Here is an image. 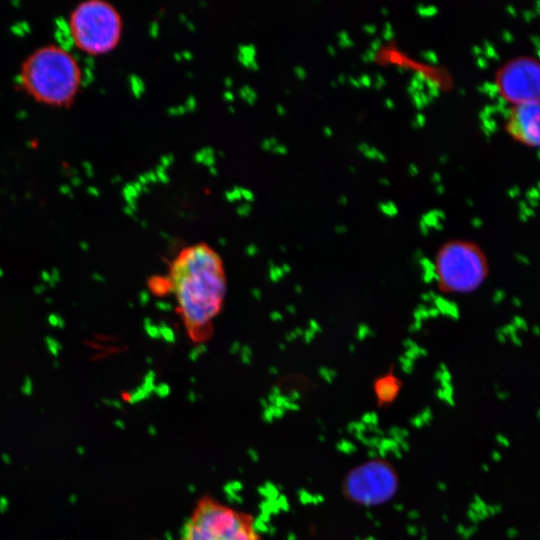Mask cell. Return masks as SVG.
Returning <instances> with one entry per match:
<instances>
[{
  "instance_id": "cell-1",
  "label": "cell",
  "mask_w": 540,
  "mask_h": 540,
  "mask_svg": "<svg viewBox=\"0 0 540 540\" xmlns=\"http://www.w3.org/2000/svg\"><path fill=\"white\" fill-rule=\"evenodd\" d=\"M166 281L188 336L195 342L207 340L226 294L219 255L204 243L186 247L172 261Z\"/></svg>"
},
{
  "instance_id": "cell-2",
  "label": "cell",
  "mask_w": 540,
  "mask_h": 540,
  "mask_svg": "<svg viewBox=\"0 0 540 540\" xmlns=\"http://www.w3.org/2000/svg\"><path fill=\"white\" fill-rule=\"evenodd\" d=\"M82 79L78 59L55 43L33 49L21 62L18 72L20 88L36 102L53 107L71 104Z\"/></svg>"
},
{
  "instance_id": "cell-3",
  "label": "cell",
  "mask_w": 540,
  "mask_h": 540,
  "mask_svg": "<svg viewBox=\"0 0 540 540\" xmlns=\"http://www.w3.org/2000/svg\"><path fill=\"white\" fill-rule=\"evenodd\" d=\"M433 267L437 289L445 295L472 293L490 274L485 251L477 242L467 239L443 242L435 253Z\"/></svg>"
},
{
  "instance_id": "cell-4",
  "label": "cell",
  "mask_w": 540,
  "mask_h": 540,
  "mask_svg": "<svg viewBox=\"0 0 540 540\" xmlns=\"http://www.w3.org/2000/svg\"><path fill=\"white\" fill-rule=\"evenodd\" d=\"M180 540L262 539L250 513L224 504L211 495H203L184 524Z\"/></svg>"
},
{
  "instance_id": "cell-5",
  "label": "cell",
  "mask_w": 540,
  "mask_h": 540,
  "mask_svg": "<svg viewBox=\"0 0 540 540\" xmlns=\"http://www.w3.org/2000/svg\"><path fill=\"white\" fill-rule=\"evenodd\" d=\"M74 45L89 55H101L119 43L123 22L117 8L106 0H83L70 11L67 20Z\"/></svg>"
},
{
  "instance_id": "cell-6",
  "label": "cell",
  "mask_w": 540,
  "mask_h": 540,
  "mask_svg": "<svg viewBox=\"0 0 540 540\" xmlns=\"http://www.w3.org/2000/svg\"><path fill=\"white\" fill-rule=\"evenodd\" d=\"M496 87L501 96L513 104L539 100L538 61L531 56L510 59L498 69Z\"/></svg>"
},
{
  "instance_id": "cell-7",
  "label": "cell",
  "mask_w": 540,
  "mask_h": 540,
  "mask_svg": "<svg viewBox=\"0 0 540 540\" xmlns=\"http://www.w3.org/2000/svg\"><path fill=\"white\" fill-rule=\"evenodd\" d=\"M539 100L514 104L506 123L508 133L531 146L539 144Z\"/></svg>"
},
{
  "instance_id": "cell-8",
  "label": "cell",
  "mask_w": 540,
  "mask_h": 540,
  "mask_svg": "<svg viewBox=\"0 0 540 540\" xmlns=\"http://www.w3.org/2000/svg\"><path fill=\"white\" fill-rule=\"evenodd\" d=\"M403 388V381L394 366L377 375L372 382V391L378 407L392 404Z\"/></svg>"
},
{
  "instance_id": "cell-9",
  "label": "cell",
  "mask_w": 540,
  "mask_h": 540,
  "mask_svg": "<svg viewBox=\"0 0 540 540\" xmlns=\"http://www.w3.org/2000/svg\"><path fill=\"white\" fill-rule=\"evenodd\" d=\"M256 50L255 47L251 44L240 45L238 48V61L245 67L258 70L259 65L255 59Z\"/></svg>"
},
{
  "instance_id": "cell-10",
  "label": "cell",
  "mask_w": 540,
  "mask_h": 540,
  "mask_svg": "<svg viewBox=\"0 0 540 540\" xmlns=\"http://www.w3.org/2000/svg\"><path fill=\"white\" fill-rule=\"evenodd\" d=\"M194 160L195 162L202 163L206 165L207 167L214 166L215 164L214 150L211 147L202 148L200 151L195 153Z\"/></svg>"
},
{
  "instance_id": "cell-11",
  "label": "cell",
  "mask_w": 540,
  "mask_h": 540,
  "mask_svg": "<svg viewBox=\"0 0 540 540\" xmlns=\"http://www.w3.org/2000/svg\"><path fill=\"white\" fill-rule=\"evenodd\" d=\"M239 94L243 100H245L248 104L253 105L257 99V93L256 91L251 88L248 85L243 86L239 90Z\"/></svg>"
},
{
  "instance_id": "cell-12",
  "label": "cell",
  "mask_w": 540,
  "mask_h": 540,
  "mask_svg": "<svg viewBox=\"0 0 540 540\" xmlns=\"http://www.w3.org/2000/svg\"><path fill=\"white\" fill-rule=\"evenodd\" d=\"M278 144V141L276 138L274 137H268V138H265L262 143H261V147L263 150L265 151H272L273 148Z\"/></svg>"
},
{
  "instance_id": "cell-13",
  "label": "cell",
  "mask_w": 540,
  "mask_h": 540,
  "mask_svg": "<svg viewBox=\"0 0 540 540\" xmlns=\"http://www.w3.org/2000/svg\"><path fill=\"white\" fill-rule=\"evenodd\" d=\"M166 170V168L159 165L155 172L157 180L161 181L164 184L168 183L170 180Z\"/></svg>"
},
{
  "instance_id": "cell-14",
  "label": "cell",
  "mask_w": 540,
  "mask_h": 540,
  "mask_svg": "<svg viewBox=\"0 0 540 540\" xmlns=\"http://www.w3.org/2000/svg\"><path fill=\"white\" fill-rule=\"evenodd\" d=\"M185 112H186V109L184 105L170 106L167 108V113L173 116L182 115Z\"/></svg>"
},
{
  "instance_id": "cell-15",
  "label": "cell",
  "mask_w": 540,
  "mask_h": 540,
  "mask_svg": "<svg viewBox=\"0 0 540 540\" xmlns=\"http://www.w3.org/2000/svg\"><path fill=\"white\" fill-rule=\"evenodd\" d=\"M186 112H193L196 109V99L193 96H189L184 105Z\"/></svg>"
},
{
  "instance_id": "cell-16",
  "label": "cell",
  "mask_w": 540,
  "mask_h": 540,
  "mask_svg": "<svg viewBox=\"0 0 540 540\" xmlns=\"http://www.w3.org/2000/svg\"><path fill=\"white\" fill-rule=\"evenodd\" d=\"M174 161V156L172 154H165L161 158V166L164 168H168Z\"/></svg>"
},
{
  "instance_id": "cell-17",
  "label": "cell",
  "mask_w": 540,
  "mask_h": 540,
  "mask_svg": "<svg viewBox=\"0 0 540 540\" xmlns=\"http://www.w3.org/2000/svg\"><path fill=\"white\" fill-rule=\"evenodd\" d=\"M294 73L300 80H303L306 77V71L302 66H296L294 68Z\"/></svg>"
},
{
  "instance_id": "cell-18",
  "label": "cell",
  "mask_w": 540,
  "mask_h": 540,
  "mask_svg": "<svg viewBox=\"0 0 540 540\" xmlns=\"http://www.w3.org/2000/svg\"><path fill=\"white\" fill-rule=\"evenodd\" d=\"M273 153L276 154H286L287 153V147L283 144L278 143L272 150Z\"/></svg>"
},
{
  "instance_id": "cell-19",
  "label": "cell",
  "mask_w": 540,
  "mask_h": 540,
  "mask_svg": "<svg viewBox=\"0 0 540 540\" xmlns=\"http://www.w3.org/2000/svg\"><path fill=\"white\" fill-rule=\"evenodd\" d=\"M240 193H241V196H243L245 199L249 201L253 199V193L246 188L240 187Z\"/></svg>"
},
{
  "instance_id": "cell-20",
  "label": "cell",
  "mask_w": 540,
  "mask_h": 540,
  "mask_svg": "<svg viewBox=\"0 0 540 540\" xmlns=\"http://www.w3.org/2000/svg\"><path fill=\"white\" fill-rule=\"evenodd\" d=\"M275 109L278 115L283 116L286 114V109L282 104H277Z\"/></svg>"
},
{
  "instance_id": "cell-21",
  "label": "cell",
  "mask_w": 540,
  "mask_h": 540,
  "mask_svg": "<svg viewBox=\"0 0 540 540\" xmlns=\"http://www.w3.org/2000/svg\"><path fill=\"white\" fill-rule=\"evenodd\" d=\"M223 97H224V99H225L226 101H229V102L234 100V94H233L231 91H229V90H228V91H225V92L223 93Z\"/></svg>"
},
{
  "instance_id": "cell-22",
  "label": "cell",
  "mask_w": 540,
  "mask_h": 540,
  "mask_svg": "<svg viewBox=\"0 0 540 540\" xmlns=\"http://www.w3.org/2000/svg\"><path fill=\"white\" fill-rule=\"evenodd\" d=\"M181 56H182V59H186V60H191L193 58V54L188 50L182 51Z\"/></svg>"
},
{
  "instance_id": "cell-23",
  "label": "cell",
  "mask_w": 540,
  "mask_h": 540,
  "mask_svg": "<svg viewBox=\"0 0 540 540\" xmlns=\"http://www.w3.org/2000/svg\"><path fill=\"white\" fill-rule=\"evenodd\" d=\"M186 26L192 32H194L196 30L195 25L190 21H187Z\"/></svg>"
},
{
  "instance_id": "cell-24",
  "label": "cell",
  "mask_w": 540,
  "mask_h": 540,
  "mask_svg": "<svg viewBox=\"0 0 540 540\" xmlns=\"http://www.w3.org/2000/svg\"><path fill=\"white\" fill-rule=\"evenodd\" d=\"M224 83H225L226 87L230 88L232 86V84H233V80H232V78L228 77V78H226L224 80Z\"/></svg>"
},
{
  "instance_id": "cell-25",
  "label": "cell",
  "mask_w": 540,
  "mask_h": 540,
  "mask_svg": "<svg viewBox=\"0 0 540 540\" xmlns=\"http://www.w3.org/2000/svg\"><path fill=\"white\" fill-rule=\"evenodd\" d=\"M178 18L184 24H186L188 21L187 17L184 14H180Z\"/></svg>"
},
{
  "instance_id": "cell-26",
  "label": "cell",
  "mask_w": 540,
  "mask_h": 540,
  "mask_svg": "<svg viewBox=\"0 0 540 540\" xmlns=\"http://www.w3.org/2000/svg\"><path fill=\"white\" fill-rule=\"evenodd\" d=\"M209 171L213 176L217 175V169L215 168V166L209 167Z\"/></svg>"
},
{
  "instance_id": "cell-27",
  "label": "cell",
  "mask_w": 540,
  "mask_h": 540,
  "mask_svg": "<svg viewBox=\"0 0 540 540\" xmlns=\"http://www.w3.org/2000/svg\"><path fill=\"white\" fill-rule=\"evenodd\" d=\"M174 58H175L177 61L182 60L181 53H179V52L174 53Z\"/></svg>"
},
{
  "instance_id": "cell-28",
  "label": "cell",
  "mask_w": 540,
  "mask_h": 540,
  "mask_svg": "<svg viewBox=\"0 0 540 540\" xmlns=\"http://www.w3.org/2000/svg\"><path fill=\"white\" fill-rule=\"evenodd\" d=\"M228 108H229V110L231 111V113H234V112H235V109H234L233 107L230 106V107H228Z\"/></svg>"
}]
</instances>
